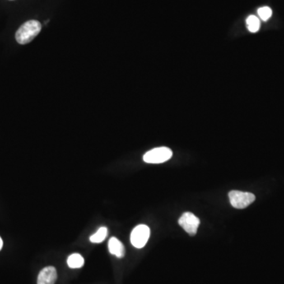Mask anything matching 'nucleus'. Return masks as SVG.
<instances>
[{
	"instance_id": "obj_4",
	"label": "nucleus",
	"mask_w": 284,
	"mask_h": 284,
	"mask_svg": "<svg viewBox=\"0 0 284 284\" xmlns=\"http://www.w3.org/2000/svg\"><path fill=\"white\" fill-rule=\"evenodd\" d=\"M150 229L149 227L141 224L134 227L131 235V244L136 248H143L150 239Z\"/></svg>"
},
{
	"instance_id": "obj_8",
	"label": "nucleus",
	"mask_w": 284,
	"mask_h": 284,
	"mask_svg": "<svg viewBox=\"0 0 284 284\" xmlns=\"http://www.w3.org/2000/svg\"><path fill=\"white\" fill-rule=\"evenodd\" d=\"M85 263L84 258L79 253H73L67 259V265L71 268H80Z\"/></svg>"
},
{
	"instance_id": "obj_3",
	"label": "nucleus",
	"mask_w": 284,
	"mask_h": 284,
	"mask_svg": "<svg viewBox=\"0 0 284 284\" xmlns=\"http://www.w3.org/2000/svg\"><path fill=\"white\" fill-rule=\"evenodd\" d=\"M228 196L231 206L238 209L246 208L256 199L253 193L239 190L230 191Z\"/></svg>"
},
{
	"instance_id": "obj_12",
	"label": "nucleus",
	"mask_w": 284,
	"mask_h": 284,
	"mask_svg": "<svg viewBox=\"0 0 284 284\" xmlns=\"http://www.w3.org/2000/svg\"><path fill=\"white\" fill-rule=\"evenodd\" d=\"M2 245H3V243H2V239H1V237H0V250L2 249Z\"/></svg>"
},
{
	"instance_id": "obj_2",
	"label": "nucleus",
	"mask_w": 284,
	"mask_h": 284,
	"mask_svg": "<svg viewBox=\"0 0 284 284\" xmlns=\"http://www.w3.org/2000/svg\"><path fill=\"white\" fill-rule=\"evenodd\" d=\"M172 151L168 147L156 148L144 155V161L148 164H162L172 157Z\"/></svg>"
},
{
	"instance_id": "obj_5",
	"label": "nucleus",
	"mask_w": 284,
	"mask_h": 284,
	"mask_svg": "<svg viewBox=\"0 0 284 284\" xmlns=\"http://www.w3.org/2000/svg\"><path fill=\"white\" fill-rule=\"evenodd\" d=\"M178 224L189 235H194L197 234V229L200 225L199 218L197 217L194 214L191 212H186L179 218Z\"/></svg>"
},
{
	"instance_id": "obj_7",
	"label": "nucleus",
	"mask_w": 284,
	"mask_h": 284,
	"mask_svg": "<svg viewBox=\"0 0 284 284\" xmlns=\"http://www.w3.org/2000/svg\"><path fill=\"white\" fill-rule=\"evenodd\" d=\"M108 249L112 254L116 256L118 258L124 257L125 253H126L123 243H121L120 241L116 239L115 237L111 238L110 240H109Z\"/></svg>"
},
{
	"instance_id": "obj_9",
	"label": "nucleus",
	"mask_w": 284,
	"mask_h": 284,
	"mask_svg": "<svg viewBox=\"0 0 284 284\" xmlns=\"http://www.w3.org/2000/svg\"><path fill=\"white\" fill-rule=\"evenodd\" d=\"M108 236V228L102 227L99 230L90 237V242L93 243H100L104 242Z\"/></svg>"
},
{
	"instance_id": "obj_6",
	"label": "nucleus",
	"mask_w": 284,
	"mask_h": 284,
	"mask_svg": "<svg viewBox=\"0 0 284 284\" xmlns=\"http://www.w3.org/2000/svg\"><path fill=\"white\" fill-rule=\"evenodd\" d=\"M57 280V272L53 266L44 267L38 276V284H54Z\"/></svg>"
},
{
	"instance_id": "obj_1",
	"label": "nucleus",
	"mask_w": 284,
	"mask_h": 284,
	"mask_svg": "<svg viewBox=\"0 0 284 284\" xmlns=\"http://www.w3.org/2000/svg\"><path fill=\"white\" fill-rule=\"evenodd\" d=\"M41 23L37 20H29L20 26L16 34L15 39L20 44H29L41 31Z\"/></svg>"
},
{
	"instance_id": "obj_11",
	"label": "nucleus",
	"mask_w": 284,
	"mask_h": 284,
	"mask_svg": "<svg viewBox=\"0 0 284 284\" xmlns=\"http://www.w3.org/2000/svg\"><path fill=\"white\" fill-rule=\"evenodd\" d=\"M258 15L263 21H267L272 16V11L268 6H264L258 10Z\"/></svg>"
},
{
	"instance_id": "obj_10",
	"label": "nucleus",
	"mask_w": 284,
	"mask_h": 284,
	"mask_svg": "<svg viewBox=\"0 0 284 284\" xmlns=\"http://www.w3.org/2000/svg\"><path fill=\"white\" fill-rule=\"evenodd\" d=\"M247 27L251 33H257L261 27V23L258 18L254 15H250L246 19Z\"/></svg>"
}]
</instances>
